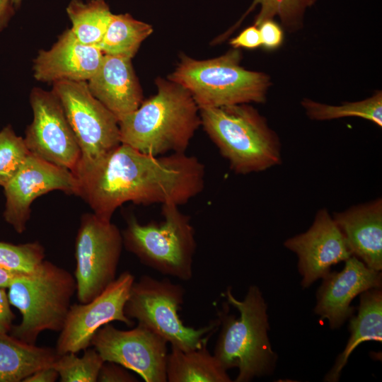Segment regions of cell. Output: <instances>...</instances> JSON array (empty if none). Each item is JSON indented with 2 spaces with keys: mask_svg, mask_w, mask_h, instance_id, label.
Masks as SVG:
<instances>
[{
  "mask_svg": "<svg viewBox=\"0 0 382 382\" xmlns=\"http://www.w3.org/2000/svg\"><path fill=\"white\" fill-rule=\"evenodd\" d=\"M284 246L298 257L303 288L323 279L332 265L352 256L341 231L326 208L317 212L306 231L287 238Z\"/></svg>",
  "mask_w": 382,
  "mask_h": 382,
  "instance_id": "9a60e30c",
  "label": "cell"
},
{
  "mask_svg": "<svg viewBox=\"0 0 382 382\" xmlns=\"http://www.w3.org/2000/svg\"><path fill=\"white\" fill-rule=\"evenodd\" d=\"M317 0H253V6H260V10L255 25L267 19L278 17L288 30H294L301 25L306 9Z\"/></svg>",
  "mask_w": 382,
  "mask_h": 382,
  "instance_id": "83f0119b",
  "label": "cell"
},
{
  "mask_svg": "<svg viewBox=\"0 0 382 382\" xmlns=\"http://www.w3.org/2000/svg\"><path fill=\"white\" fill-rule=\"evenodd\" d=\"M201 125L236 174L282 163V144L265 117L248 104L199 108Z\"/></svg>",
  "mask_w": 382,
  "mask_h": 382,
  "instance_id": "3957f363",
  "label": "cell"
},
{
  "mask_svg": "<svg viewBox=\"0 0 382 382\" xmlns=\"http://www.w3.org/2000/svg\"><path fill=\"white\" fill-rule=\"evenodd\" d=\"M261 46L267 50L278 49L284 41V32L282 27L273 19H267L260 23L258 26Z\"/></svg>",
  "mask_w": 382,
  "mask_h": 382,
  "instance_id": "f546056e",
  "label": "cell"
},
{
  "mask_svg": "<svg viewBox=\"0 0 382 382\" xmlns=\"http://www.w3.org/2000/svg\"><path fill=\"white\" fill-rule=\"evenodd\" d=\"M169 382H230V377L215 356L207 348L184 352L171 345L166 362Z\"/></svg>",
  "mask_w": 382,
  "mask_h": 382,
  "instance_id": "7402d4cb",
  "label": "cell"
},
{
  "mask_svg": "<svg viewBox=\"0 0 382 382\" xmlns=\"http://www.w3.org/2000/svg\"><path fill=\"white\" fill-rule=\"evenodd\" d=\"M59 100L81 151L78 180L120 144L119 121L96 98L86 81L61 80L52 91Z\"/></svg>",
  "mask_w": 382,
  "mask_h": 382,
  "instance_id": "9c48e42d",
  "label": "cell"
},
{
  "mask_svg": "<svg viewBox=\"0 0 382 382\" xmlns=\"http://www.w3.org/2000/svg\"><path fill=\"white\" fill-rule=\"evenodd\" d=\"M175 204L162 205L163 221L141 224L127 219L123 245L144 265L182 280L192 277L197 243L189 216Z\"/></svg>",
  "mask_w": 382,
  "mask_h": 382,
  "instance_id": "52a82bcc",
  "label": "cell"
},
{
  "mask_svg": "<svg viewBox=\"0 0 382 382\" xmlns=\"http://www.w3.org/2000/svg\"><path fill=\"white\" fill-rule=\"evenodd\" d=\"M167 341L145 326L121 330L108 323L93 335L91 345L105 361L118 364L146 382H166Z\"/></svg>",
  "mask_w": 382,
  "mask_h": 382,
  "instance_id": "8fae6325",
  "label": "cell"
},
{
  "mask_svg": "<svg viewBox=\"0 0 382 382\" xmlns=\"http://www.w3.org/2000/svg\"><path fill=\"white\" fill-rule=\"evenodd\" d=\"M185 289L168 279L143 275L133 282L124 313L184 352L199 349L219 327V319L195 329L185 325L178 314Z\"/></svg>",
  "mask_w": 382,
  "mask_h": 382,
  "instance_id": "ba28073f",
  "label": "cell"
},
{
  "mask_svg": "<svg viewBox=\"0 0 382 382\" xmlns=\"http://www.w3.org/2000/svg\"><path fill=\"white\" fill-rule=\"evenodd\" d=\"M58 378V372L50 366L36 371L25 378L23 382H54Z\"/></svg>",
  "mask_w": 382,
  "mask_h": 382,
  "instance_id": "836d02e7",
  "label": "cell"
},
{
  "mask_svg": "<svg viewBox=\"0 0 382 382\" xmlns=\"http://www.w3.org/2000/svg\"><path fill=\"white\" fill-rule=\"evenodd\" d=\"M87 84L92 95L118 120L142 103V92L129 58L104 54L100 67Z\"/></svg>",
  "mask_w": 382,
  "mask_h": 382,
  "instance_id": "d6986e66",
  "label": "cell"
},
{
  "mask_svg": "<svg viewBox=\"0 0 382 382\" xmlns=\"http://www.w3.org/2000/svg\"><path fill=\"white\" fill-rule=\"evenodd\" d=\"M241 58L236 48L206 60L184 55L168 79L187 89L199 108L265 102L270 76L244 69Z\"/></svg>",
  "mask_w": 382,
  "mask_h": 382,
  "instance_id": "5b68a950",
  "label": "cell"
},
{
  "mask_svg": "<svg viewBox=\"0 0 382 382\" xmlns=\"http://www.w3.org/2000/svg\"><path fill=\"white\" fill-rule=\"evenodd\" d=\"M104 362L95 348L88 347L81 357L74 352L59 355L52 366L58 372L61 382H96Z\"/></svg>",
  "mask_w": 382,
  "mask_h": 382,
  "instance_id": "484cf974",
  "label": "cell"
},
{
  "mask_svg": "<svg viewBox=\"0 0 382 382\" xmlns=\"http://www.w3.org/2000/svg\"><path fill=\"white\" fill-rule=\"evenodd\" d=\"M26 274H28L16 273L0 267V287L7 289L13 281Z\"/></svg>",
  "mask_w": 382,
  "mask_h": 382,
  "instance_id": "e575fe53",
  "label": "cell"
},
{
  "mask_svg": "<svg viewBox=\"0 0 382 382\" xmlns=\"http://www.w3.org/2000/svg\"><path fill=\"white\" fill-rule=\"evenodd\" d=\"M30 100L33 120L24 138L29 151L74 174L81 151L59 100L52 91L35 88Z\"/></svg>",
  "mask_w": 382,
  "mask_h": 382,
  "instance_id": "7c38bea8",
  "label": "cell"
},
{
  "mask_svg": "<svg viewBox=\"0 0 382 382\" xmlns=\"http://www.w3.org/2000/svg\"><path fill=\"white\" fill-rule=\"evenodd\" d=\"M11 5V0H0V25L8 17Z\"/></svg>",
  "mask_w": 382,
  "mask_h": 382,
  "instance_id": "d590c367",
  "label": "cell"
},
{
  "mask_svg": "<svg viewBox=\"0 0 382 382\" xmlns=\"http://www.w3.org/2000/svg\"><path fill=\"white\" fill-rule=\"evenodd\" d=\"M123 247L122 232L94 213L82 215L75 241L76 295L85 303L115 279Z\"/></svg>",
  "mask_w": 382,
  "mask_h": 382,
  "instance_id": "30bf717a",
  "label": "cell"
},
{
  "mask_svg": "<svg viewBox=\"0 0 382 382\" xmlns=\"http://www.w3.org/2000/svg\"><path fill=\"white\" fill-rule=\"evenodd\" d=\"M340 272H330L323 278L316 293L314 312L327 320L332 330L340 328L354 311L352 300L359 294L381 288V271L373 270L352 255Z\"/></svg>",
  "mask_w": 382,
  "mask_h": 382,
  "instance_id": "2e32d148",
  "label": "cell"
},
{
  "mask_svg": "<svg viewBox=\"0 0 382 382\" xmlns=\"http://www.w3.org/2000/svg\"><path fill=\"white\" fill-rule=\"evenodd\" d=\"M13 5L18 6L21 0H11Z\"/></svg>",
  "mask_w": 382,
  "mask_h": 382,
  "instance_id": "8d00e7d4",
  "label": "cell"
},
{
  "mask_svg": "<svg viewBox=\"0 0 382 382\" xmlns=\"http://www.w3.org/2000/svg\"><path fill=\"white\" fill-rule=\"evenodd\" d=\"M349 338L345 348L325 377L328 382L338 381L342 370L354 349L365 341L382 342V290L375 288L360 294L357 316L350 317Z\"/></svg>",
  "mask_w": 382,
  "mask_h": 382,
  "instance_id": "ffe728a7",
  "label": "cell"
},
{
  "mask_svg": "<svg viewBox=\"0 0 382 382\" xmlns=\"http://www.w3.org/2000/svg\"><path fill=\"white\" fill-rule=\"evenodd\" d=\"M156 86L154 96L118 120L121 143L154 156L185 153L201 125L199 108L180 84L158 79Z\"/></svg>",
  "mask_w": 382,
  "mask_h": 382,
  "instance_id": "7a4b0ae2",
  "label": "cell"
},
{
  "mask_svg": "<svg viewBox=\"0 0 382 382\" xmlns=\"http://www.w3.org/2000/svg\"><path fill=\"white\" fill-rule=\"evenodd\" d=\"M134 280L133 274L125 271L91 301L71 305L57 341V354L83 351L91 346L96 331L112 321L132 326L134 321L125 316L124 308Z\"/></svg>",
  "mask_w": 382,
  "mask_h": 382,
  "instance_id": "4fadbf2b",
  "label": "cell"
},
{
  "mask_svg": "<svg viewBox=\"0 0 382 382\" xmlns=\"http://www.w3.org/2000/svg\"><path fill=\"white\" fill-rule=\"evenodd\" d=\"M59 356L55 349L0 332V382H23L36 371L52 366Z\"/></svg>",
  "mask_w": 382,
  "mask_h": 382,
  "instance_id": "44dd1931",
  "label": "cell"
},
{
  "mask_svg": "<svg viewBox=\"0 0 382 382\" xmlns=\"http://www.w3.org/2000/svg\"><path fill=\"white\" fill-rule=\"evenodd\" d=\"M79 195L98 217L111 221L123 204H185L201 193L204 164L186 153L154 156L120 144L79 178Z\"/></svg>",
  "mask_w": 382,
  "mask_h": 382,
  "instance_id": "6da1fadb",
  "label": "cell"
},
{
  "mask_svg": "<svg viewBox=\"0 0 382 382\" xmlns=\"http://www.w3.org/2000/svg\"><path fill=\"white\" fill-rule=\"evenodd\" d=\"M4 287H0V332H11L15 315L11 309L8 294Z\"/></svg>",
  "mask_w": 382,
  "mask_h": 382,
  "instance_id": "d6a6232c",
  "label": "cell"
},
{
  "mask_svg": "<svg viewBox=\"0 0 382 382\" xmlns=\"http://www.w3.org/2000/svg\"><path fill=\"white\" fill-rule=\"evenodd\" d=\"M4 218L18 233H23L30 206L40 196L54 190L79 196L80 183L69 169L46 161L30 152L14 177L4 187Z\"/></svg>",
  "mask_w": 382,
  "mask_h": 382,
  "instance_id": "5bb4252c",
  "label": "cell"
},
{
  "mask_svg": "<svg viewBox=\"0 0 382 382\" xmlns=\"http://www.w3.org/2000/svg\"><path fill=\"white\" fill-rule=\"evenodd\" d=\"M352 255L382 270V199L378 197L332 214Z\"/></svg>",
  "mask_w": 382,
  "mask_h": 382,
  "instance_id": "ac0fdd59",
  "label": "cell"
},
{
  "mask_svg": "<svg viewBox=\"0 0 382 382\" xmlns=\"http://www.w3.org/2000/svg\"><path fill=\"white\" fill-rule=\"evenodd\" d=\"M29 154L24 139L11 126L0 131V186L4 187L14 177Z\"/></svg>",
  "mask_w": 382,
  "mask_h": 382,
  "instance_id": "f1b7e54d",
  "label": "cell"
},
{
  "mask_svg": "<svg viewBox=\"0 0 382 382\" xmlns=\"http://www.w3.org/2000/svg\"><path fill=\"white\" fill-rule=\"evenodd\" d=\"M226 296L240 316L236 318L225 309L219 313L221 331L214 355L226 370L238 369L236 382L272 374L277 355L268 337L267 305L260 289L251 285L242 301L234 297L231 288Z\"/></svg>",
  "mask_w": 382,
  "mask_h": 382,
  "instance_id": "277c9868",
  "label": "cell"
},
{
  "mask_svg": "<svg viewBox=\"0 0 382 382\" xmlns=\"http://www.w3.org/2000/svg\"><path fill=\"white\" fill-rule=\"evenodd\" d=\"M97 381L134 382L137 380L122 366L114 362L105 361L100 370Z\"/></svg>",
  "mask_w": 382,
  "mask_h": 382,
  "instance_id": "4dcf8cb0",
  "label": "cell"
},
{
  "mask_svg": "<svg viewBox=\"0 0 382 382\" xmlns=\"http://www.w3.org/2000/svg\"><path fill=\"white\" fill-rule=\"evenodd\" d=\"M103 56L98 46L81 42L69 29L50 50L39 52L34 61V76L42 82L88 81L100 67Z\"/></svg>",
  "mask_w": 382,
  "mask_h": 382,
  "instance_id": "e0dca14e",
  "label": "cell"
},
{
  "mask_svg": "<svg viewBox=\"0 0 382 382\" xmlns=\"http://www.w3.org/2000/svg\"><path fill=\"white\" fill-rule=\"evenodd\" d=\"M45 248L37 241L13 244L0 241V267L21 274L34 272L45 260Z\"/></svg>",
  "mask_w": 382,
  "mask_h": 382,
  "instance_id": "4316f807",
  "label": "cell"
},
{
  "mask_svg": "<svg viewBox=\"0 0 382 382\" xmlns=\"http://www.w3.org/2000/svg\"><path fill=\"white\" fill-rule=\"evenodd\" d=\"M7 289L11 305L22 316L11 335L35 345L42 332L62 330L76 284L68 270L44 260L34 272L16 279Z\"/></svg>",
  "mask_w": 382,
  "mask_h": 382,
  "instance_id": "8992f818",
  "label": "cell"
},
{
  "mask_svg": "<svg viewBox=\"0 0 382 382\" xmlns=\"http://www.w3.org/2000/svg\"><path fill=\"white\" fill-rule=\"evenodd\" d=\"M153 32L152 26L129 14H112L107 30L97 45L104 54L132 59L141 42Z\"/></svg>",
  "mask_w": 382,
  "mask_h": 382,
  "instance_id": "603a6c76",
  "label": "cell"
},
{
  "mask_svg": "<svg viewBox=\"0 0 382 382\" xmlns=\"http://www.w3.org/2000/svg\"><path fill=\"white\" fill-rule=\"evenodd\" d=\"M234 48L256 49L261 46V37L258 27L253 25L243 30L230 41Z\"/></svg>",
  "mask_w": 382,
  "mask_h": 382,
  "instance_id": "1f68e13d",
  "label": "cell"
},
{
  "mask_svg": "<svg viewBox=\"0 0 382 382\" xmlns=\"http://www.w3.org/2000/svg\"><path fill=\"white\" fill-rule=\"evenodd\" d=\"M75 37L82 43L98 45L101 41L112 13L103 0L87 3L71 1L66 8Z\"/></svg>",
  "mask_w": 382,
  "mask_h": 382,
  "instance_id": "cb8c5ba5",
  "label": "cell"
},
{
  "mask_svg": "<svg viewBox=\"0 0 382 382\" xmlns=\"http://www.w3.org/2000/svg\"><path fill=\"white\" fill-rule=\"evenodd\" d=\"M306 115L311 120L325 121L343 117H360L382 127V93L378 91L362 100L331 105L308 98L301 101Z\"/></svg>",
  "mask_w": 382,
  "mask_h": 382,
  "instance_id": "d4e9b609",
  "label": "cell"
}]
</instances>
